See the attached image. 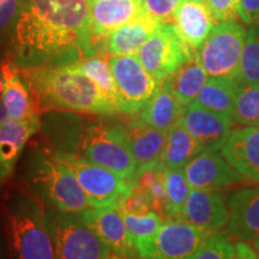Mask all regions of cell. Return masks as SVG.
<instances>
[{"mask_svg":"<svg viewBox=\"0 0 259 259\" xmlns=\"http://www.w3.org/2000/svg\"><path fill=\"white\" fill-rule=\"evenodd\" d=\"M192 2H198V3H205V0H192Z\"/></svg>","mask_w":259,"mask_h":259,"instance_id":"ee69618b","label":"cell"},{"mask_svg":"<svg viewBox=\"0 0 259 259\" xmlns=\"http://www.w3.org/2000/svg\"><path fill=\"white\" fill-rule=\"evenodd\" d=\"M166 189L168 197L166 220H177L192 190L184 168L166 170Z\"/></svg>","mask_w":259,"mask_h":259,"instance_id":"4dcf8cb0","label":"cell"},{"mask_svg":"<svg viewBox=\"0 0 259 259\" xmlns=\"http://www.w3.org/2000/svg\"><path fill=\"white\" fill-rule=\"evenodd\" d=\"M121 212L130 238L137 250L138 257H142L150 242L154 240L155 235L157 234L158 229L163 223V219L155 211L142 213V215Z\"/></svg>","mask_w":259,"mask_h":259,"instance_id":"83f0119b","label":"cell"},{"mask_svg":"<svg viewBox=\"0 0 259 259\" xmlns=\"http://www.w3.org/2000/svg\"><path fill=\"white\" fill-rule=\"evenodd\" d=\"M116 85V107L124 114H137L156 93L161 82L147 72L136 54L108 59Z\"/></svg>","mask_w":259,"mask_h":259,"instance_id":"30bf717a","label":"cell"},{"mask_svg":"<svg viewBox=\"0 0 259 259\" xmlns=\"http://www.w3.org/2000/svg\"><path fill=\"white\" fill-rule=\"evenodd\" d=\"M19 9L21 0H3L0 3V45L11 38Z\"/></svg>","mask_w":259,"mask_h":259,"instance_id":"d590c367","label":"cell"},{"mask_svg":"<svg viewBox=\"0 0 259 259\" xmlns=\"http://www.w3.org/2000/svg\"><path fill=\"white\" fill-rule=\"evenodd\" d=\"M18 70L27 80L40 114L50 111H71L114 115L119 112L115 103L77 64Z\"/></svg>","mask_w":259,"mask_h":259,"instance_id":"7a4b0ae2","label":"cell"},{"mask_svg":"<svg viewBox=\"0 0 259 259\" xmlns=\"http://www.w3.org/2000/svg\"><path fill=\"white\" fill-rule=\"evenodd\" d=\"M3 76L4 89L0 103L9 118L15 120L40 121V113L37 112L27 80L9 59L3 61Z\"/></svg>","mask_w":259,"mask_h":259,"instance_id":"d6986e66","label":"cell"},{"mask_svg":"<svg viewBox=\"0 0 259 259\" xmlns=\"http://www.w3.org/2000/svg\"><path fill=\"white\" fill-rule=\"evenodd\" d=\"M40 128V121L0 120V179L5 180L14 173L25 143Z\"/></svg>","mask_w":259,"mask_h":259,"instance_id":"7402d4cb","label":"cell"},{"mask_svg":"<svg viewBox=\"0 0 259 259\" xmlns=\"http://www.w3.org/2000/svg\"><path fill=\"white\" fill-rule=\"evenodd\" d=\"M229 220L227 231L238 241L252 242L259 236V186L244 187L227 199Z\"/></svg>","mask_w":259,"mask_h":259,"instance_id":"2e32d148","label":"cell"},{"mask_svg":"<svg viewBox=\"0 0 259 259\" xmlns=\"http://www.w3.org/2000/svg\"><path fill=\"white\" fill-rule=\"evenodd\" d=\"M87 2L92 18L94 42L99 44V47L102 41H107L113 31L143 12L141 0H87Z\"/></svg>","mask_w":259,"mask_h":259,"instance_id":"ac0fdd59","label":"cell"},{"mask_svg":"<svg viewBox=\"0 0 259 259\" xmlns=\"http://www.w3.org/2000/svg\"><path fill=\"white\" fill-rule=\"evenodd\" d=\"M239 18L246 24L259 23V0H240Z\"/></svg>","mask_w":259,"mask_h":259,"instance_id":"f35d334b","label":"cell"},{"mask_svg":"<svg viewBox=\"0 0 259 259\" xmlns=\"http://www.w3.org/2000/svg\"><path fill=\"white\" fill-rule=\"evenodd\" d=\"M79 215L83 221L101 238V240L109 246L112 252L124 255L127 259L137 258V250L130 238L120 208L90 206Z\"/></svg>","mask_w":259,"mask_h":259,"instance_id":"5bb4252c","label":"cell"},{"mask_svg":"<svg viewBox=\"0 0 259 259\" xmlns=\"http://www.w3.org/2000/svg\"><path fill=\"white\" fill-rule=\"evenodd\" d=\"M181 0H141L142 10L160 23H173L174 14Z\"/></svg>","mask_w":259,"mask_h":259,"instance_id":"e575fe53","label":"cell"},{"mask_svg":"<svg viewBox=\"0 0 259 259\" xmlns=\"http://www.w3.org/2000/svg\"><path fill=\"white\" fill-rule=\"evenodd\" d=\"M208 79V73L194 54L192 59L162 82L166 84L184 106L187 107L196 100Z\"/></svg>","mask_w":259,"mask_h":259,"instance_id":"484cf974","label":"cell"},{"mask_svg":"<svg viewBox=\"0 0 259 259\" xmlns=\"http://www.w3.org/2000/svg\"><path fill=\"white\" fill-rule=\"evenodd\" d=\"M108 259H127L126 257H124V255L121 254H118V253H114V252H112L111 255H109Z\"/></svg>","mask_w":259,"mask_h":259,"instance_id":"b9f144b4","label":"cell"},{"mask_svg":"<svg viewBox=\"0 0 259 259\" xmlns=\"http://www.w3.org/2000/svg\"><path fill=\"white\" fill-rule=\"evenodd\" d=\"M212 233L180 220H164L142 257L192 259Z\"/></svg>","mask_w":259,"mask_h":259,"instance_id":"8fae6325","label":"cell"},{"mask_svg":"<svg viewBox=\"0 0 259 259\" xmlns=\"http://www.w3.org/2000/svg\"><path fill=\"white\" fill-rule=\"evenodd\" d=\"M202 151L200 145L179 120L167 131L166 145L160 164L166 169L185 168L186 164Z\"/></svg>","mask_w":259,"mask_h":259,"instance_id":"d4e9b609","label":"cell"},{"mask_svg":"<svg viewBox=\"0 0 259 259\" xmlns=\"http://www.w3.org/2000/svg\"><path fill=\"white\" fill-rule=\"evenodd\" d=\"M166 168L161 166L160 162L154 167L145 169L135 177L132 183H136L139 187L144 190L150 199L151 208L166 220L167 211V189H166Z\"/></svg>","mask_w":259,"mask_h":259,"instance_id":"f1b7e54d","label":"cell"},{"mask_svg":"<svg viewBox=\"0 0 259 259\" xmlns=\"http://www.w3.org/2000/svg\"><path fill=\"white\" fill-rule=\"evenodd\" d=\"M119 208H120L121 211L137 213V215L153 211L148 194L145 193L144 190L142 189V187H139L136 183H134L131 192L121 200Z\"/></svg>","mask_w":259,"mask_h":259,"instance_id":"8d00e7d4","label":"cell"},{"mask_svg":"<svg viewBox=\"0 0 259 259\" xmlns=\"http://www.w3.org/2000/svg\"><path fill=\"white\" fill-rule=\"evenodd\" d=\"M235 255L234 259H259V253L250 245L244 241H238L234 244Z\"/></svg>","mask_w":259,"mask_h":259,"instance_id":"ab89813d","label":"cell"},{"mask_svg":"<svg viewBox=\"0 0 259 259\" xmlns=\"http://www.w3.org/2000/svg\"><path fill=\"white\" fill-rule=\"evenodd\" d=\"M46 225L57 259H108L112 250L83 221L79 213L46 210Z\"/></svg>","mask_w":259,"mask_h":259,"instance_id":"8992f818","label":"cell"},{"mask_svg":"<svg viewBox=\"0 0 259 259\" xmlns=\"http://www.w3.org/2000/svg\"><path fill=\"white\" fill-rule=\"evenodd\" d=\"M180 121L192 135L202 150L219 151L228 139L232 132L233 120L210 111L193 101L186 107Z\"/></svg>","mask_w":259,"mask_h":259,"instance_id":"4fadbf2b","label":"cell"},{"mask_svg":"<svg viewBox=\"0 0 259 259\" xmlns=\"http://www.w3.org/2000/svg\"><path fill=\"white\" fill-rule=\"evenodd\" d=\"M29 179L35 196L61 212L80 213L90 208L85 193L69 166L50 149L32 155Z\"/></svg>","mask_w":259,"mask_h":259,"instance_id":"3957f363","label":"cell"},{"mask_svg":"<svg viewBox=\"0 0 259 259\" xmlns=\"http://www.w3.org/2000/svg\"><path fill=\"white\" fill-rule=\"evenodd\" d=\"M135 259H149V258H143V257H137V258H135Z\"/></svg>","mask_w":259,"mask_h":259,"instance_id":"f6af8a7d","label":"cell"},{"mask_svg":"<svg viewBox=\"0 0 259 259\" xmlns=\"http://www.w3.org/2000/svg\"><path fill=\"white\" fill-rule=\"evenodd\" d=\"M18 69L76 64L96 56L87 0H21L10 38Z\"/></svg>","mask_w":259,"mask_h":259,"instance_id":"6da1fadb","label":"cell"},{"mask_svg":"<svg viewBox=\"0 0 259 259\" xmlns=\"http://www.w3.org/2000/svg\"><path fill=\"white\" fill-rule=\"evenodd\" d=\"M252 247H253L254 250L259 253V236H258V238H255L253 241H252Z\"/></svg>","mask_w":259,"mask_h":259,"instance_id":"7bdbcfd3","label":"cell"},{"mask_svg":"<svg viewBox=\"0 0 259 259\" xmlns=\"http://www.w3.org/2000/svg\"><path fill=\"white\" fill-rule=\"evenodd\" d=\"M216 23L205 3L192 0H181L173 19L181 37L194 52L202 46Z\"/></svg>","mask_w":259,"mask_h":259,"instance_id":"44dd1931","label":"cell"},{"mask_svg":"<svg viewBox=\"0 0 259 259\" xmlns=\"http://www.w3.org/2000/svg\"><path fill=\"white\" fill-rule=\"evenodd\" d=\"M233 119L241 126H259V83H238Z\"/></svg>","mask_w":259,"mask_h":259,"instance_id":"f546056e","label":"cell"},{"mask_svg":"<svg viewBox=\"0 0 259 259\" xmlns=\"http://www.w3.org/2000/svg\"><path fill=\"white\" fill-rule=\"evenodd\" d=\"M185 109L186 106L174 96L166 84L161 82L156 93L139 112V118L148 125L167 132L180 120Z\"/></svg>","mask_w":259,"mask_h":259,"instance_id":"cb8c5ba5","label":"cell"},{"mask_svg":"<svg viewBox=\"0 0 259 259\" xmlns=\"http://www.w3.org/2000/svg\"><path fill=\"white\" fill-rule=\"evenodd\" d=\"M196 52L187 46L173 23H161L138 51L137 58L155 79L162 82L192 59Z\"/></svg>","mask_w":259,"mask_h":259,"instance_id":"9c48e42d","label":"cell"},{"mask_svg":"<svg viewBox=\"0 0 259 259\" xmlns=\"http://www.w3.org/2000/svg\"><path fill=\"white\" fill-rule=\"evenodd\" d=\"M124 126L136 162V177L160 162L166 145L167 132L148 125L139 116Z\"/></svg>","mask_w":259,"mask_h":259,"instance_id":"ffe728a7","label":"cell"},{"mask_svg":"<svg viewBox=\"0 0 259 259\" xmlns=\"http://www.w3.org/2000/svg\"><path fill=\"white\" fill-rule=\"evenodd\" d=\"M3 2V0H0V3H2Z\"/></svg>","mask_w":259,"mask_h":259,"instance_id":"bcb514c9","label":"cell"},{"mask_svg":"<svg viewBox=\"0 0 259 259\" xmlns=\"http://www.w3.org/2000/svg\"><path fill=\"white\" fill-rule=\"evenodd\" d=\"M58 157L73 171L90 206H120L121 200L131 192L134 183L114 171L99 166L79 155L56 151Z\"/></svg>","mask_w":259,"mask_h":259,"instance_id":"ba28073f","label":"cell"},{"mask_svg":"<svg viewBox=\"0 0 259 259\" xmlns=\"http://www.w3.org/2000/svg\"><path fill=\"white\" fill-rule=\"evenodd\" d=\"M3 89H4V76H3V61H0V101H2Z\"/></svg>","mask_w":259,"mask_h":259,"instance_id":"60d3db41","label":"cell"},{"mask_svg":"<svg viewBox=\"0 0 259 259\" xmlns=\"http://www.w3.org/2000/svg\"><path fill=\"white\" fill-rule=\"evenodd\" d=\"M240 0H205L206 8L216 22L235 21L239 17Z\"/></svg>","mask_w":259,"mask_h":259,"instance_id":"74e56055","label":"cell"},{"mask_svg":"<svg viewBox=\"0 0 259 259\" xmlns=\"http://www.w3.org/2000/svg\"><path fill=\"white\" fill-rule=\"evenodd\" d=\"M177 220L189 222L210 232H220L228 225V205L222 194L216 191L192 189Z\"/></svg>","mask_w":259,"mask_h":259,"instance_id":"9a60e30c","label":"cell"},{"mask_svg":"<svg viewBox=\"0 0 259 259\" xmlns=\"http://www.w3.org/2000/svg\"><path fill=\"white\" fill-rule=\"evenodd\" d=\"M238 79L213 78L209 77L208 82L200 90L194 101L200 106L205 107L210 111L225 116L226 119L234 121L233 111H234L235 94L238 88ZM235 122V121H234Z\"/></svg>","mask_w":259,"mask_h":259,"instance_id":"4316f807","label":"cell"},{"mask_svg":"<svg viewBox=\"0 0 259 259\" xmlns=\"http://www.w3.org/2000/svg\"><path fill=\"white\" fill-rule=\"evenodd\" d=\"M8 216L16 259H57L45 203L37 196L19 193L10 204Z\"/></svg>","mask_w":259,"mask_h":259,"instance_id":"277c9868","label":"cell"},{"mask_svg":"<svg viewBox=\"0 0 259 259\" xmlns=\"http://www.w3.org/2000/svg\"><path fill=\"white\" fill-rule=\"evenodd\" d=\"M160 24V22L141 12L109 35L106 41V52L111 57L137 54Z\"/></svg>","mask_w":259,"mask_h":259,"instance_id":"603a6c76","label":"cell"},{"mask_svg":"<svg viewBox=\"0 0 259 259\" xmlns=\"http://www.w3.org/2000/svg\"><path fill=\"white\" fill-rule=\"evenodd\" d=\"M76 64L89 78H92L99 85L101 92L109 100H112L116 106V85L109 64L106 63L103 58L97 56L87 58V59L80 60L79 63Z\"/></svg>","mask_w":259,"mask_h":259,"instance_id":"d6a6232c","label":"cell"},{"mask_svg":"<svg viewBox=\"0 0 259 259\" xmlns=\"http://www.w3.org/2000/svg\"><path fill=\"white\" fill-rule=\"evenodd\" d=\"M238 80L240 83H259V23L252 24L247 30Z\"/></svg>","mask_w":259,"mask_h":259,"instance_id":"1f68e13d","label":"cell"},{"mask_svg":"<svg viewBox=\"0 0 259 259\" xmlns=\"http://www.w3.org/2000/svg\"><path fill=\"white\" fill-rule=\"evenodd\" d=\"M235 246L226 234L213 232L192 259H234Z\"/></svg>","mask_w":259,"mask_h":259,"instance_id":"836d02e7","label":"cell"},{"mask_svg":"<svg viewBox=\"0 0 259 259\" xmlns=\"http://www.w3.org/2000/svg\"><path fill=\"white\" fill-rule=\"evenodd\" d=\"M184 171L191 187L199 190H222L245 180L218 151H202L186 164Z\"/></svg>","mask_w":259,"mask_h":259,"instance_id":"7c38bea8","label":"cell"},{"mask_svg":"<svg viewBox=\"0 0 259 259\" xmlns=\"http://www.w3.org/2000/svg\"><path fill=\"white\" fill-rule=\"evenodd\" d=\"M78 151L87 160L134 180L136 162L124 125L93 122L83 130Z\"/></svg>","mask_w":259,"mask_h":259,"instance_id":"5b68a950","label":"cell"},{"mask_svg":"<svg viewBox=\"0 0 259 259\" xmlns=\"http://www.w3.org/2000/svg\"><path fill=\"white\" fill-rule=\"evenodd\" d=\"M247 30L236 21L218 22L203 45L196 51V58L213 78L238 79L240 61Z\"/></svg>","mask_w":259,"mask_h":259,"instance_id":"52a82bcc","label":"cell"},{"mask_svg":"<svg viewBox=\"0 0 259 259\" xmlns=\"http://www.w3.org/2000/svg\"><path fill=\"white\" fill-rule=\"evenodd\" d=\"M221 154L245 179L259 183V126L232 130Z\"/></svg>","mask_w":259,"mask_h":259,"instance_id":"e0dca14e","label":"cell"}]
</instances>
